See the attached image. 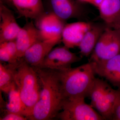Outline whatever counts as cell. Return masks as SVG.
Masks as SVG:
<instances>
[{
	"mask_svg": "<svg viewBox=\"0 0 120 120\" xmlns=\"http://www.w3.org/2000/svg\"><path fill=\"white\" fill-rule=\"evenodd\" d=\"M119 93L112 117V120H120V90H119Z\"/></svg>",
	"mask_w": 120,
	"mask_h": 120,
	"instance_id": "22",
	"label": "cell"
},
{
	"mask_svg": "<svg viewBox=\"0 0 120 120\" xmlns=\"http://www.w3.org/2000/svg\"><path fill=\"white\" fill-rule=\"evenodd\" d=\"M61 111L56 116L60 120H104L83 98L64 99Z\"/></svg>",
	"mask_w": 120,
	"mask_h": 120,
	"instance_id": "6",
	"label": "cell"
},
{
	"mask_svg": "<svg viewBox=\"0 0 120 120\" xmlns=\"http://www.w3.org/2000/svg\"><path fill=\"white\" fill-rule=\"evenodd\" d=\"M21 27L13 12L0 1V43L15 40Z\"/></svg>",
	"mask_w": 120,
	"mask_h": 120,
	"instance_id": "10",
	"label": "cell"
},
{
	"mask_svg": "<svg viewBox=\"0 0 120 120\" xmlns=\"http://www.w3.org/2000/svg\"><path fill=\"white\" fill-rule=\"evenodd\" d=\"M109 27L116 30L120 36V16Z\"/></svg>",
	"mask_w": 120,
	"mask_h": 120,
	"instance_id": "23",
	"label": "cell"
},
{
	"mask_svg": "<svg viewBox=\"0 0 120 120\" xmlns=\"http://www.w3.org/2000/svg\"><path fill=\"white\" fill-rule=\"evenodd\" d=\"M8 64L28 118L40 97L41 87L38 75L34 68L23 58L18 60L15 64Z\"/></svg>",
	"mask_w": 120,
	"mask_h": 120,
	"instance_id": "2",
	"label": "cell"
},
{
	"mask_svg": "<svg viewBox=\"0 0 120 120\" xmlns=\"http://www.w3.org/2000/svg\"><path fill=\"white\" fill-rule=\"evenodd\" d=\"M118 93V90H114L107 82L95 78L88 97L91 100V105L104 120H112Z\"/></svg>",
	"mask_w": 120,
	"mask_h": 120,
	"instance_id": "4",
	"label": "cell"
},
{
	"mask_svg": "<svg viewBox=\"0 0 120 120\" xmlns=\"http://www.w3.org/2000/svg\"><path fill=\"white\" fill-rule=\"evenodd\" d=\"M13 73L9 66L0 63V89L1 91L8 94L14 83Z\"/></svg>",
	"mask_w": 120,
	"mask_h": 120,
	"instance_id": "19",
	"label": "cell"
},
{
	"mask_svg": "<svg viewBox=\"0 0 120 120\" xmlns=\"http://www.w3.org/2000/svg\"><path fill=\"white\" fill-rule=\"evenodd\" d=\"M98 8L100 17L109 27L120 16V0H103Z\"/></svg>",
	"mask_w": 120,
	"mask_h": 120,
	"instance_id": "17",
	"label": "cell"
},
{
	"mask_svg": "<svg viewBox=\"0 0 120 120\" xmlns=\"http://www.w3.org/2000/svg\"><path fill=\"white\" fill-rule=\"evenodd\" d=\"M10 3L21 16L36 19L45 13L42 0H5Z\"/></svg>",
	"mask_w": 120,
	"mask_h": 120,
	"instance_id": "16",
	"label": "cell"
},
{
	"mask_svg": "<svg viewBox=\"0 0 120 120\" xmlns=\"http://www.w3.org/2000/svg\"><path fill=\"white\" fill-rule=\"evenodd\" d=\"M91 62L95 74L105 78L112 85L120 90V53L103 62Z\"/></svg>",
	"mask_w": 120,
	"mask_h": 120,
	"instance_id": "12",
	"label": "cell"
},
{
	"mask_svg": "<svg viewBox=\"0 0 120 120\" xmlns=\"http://www.w3.org/2000/svg\"><path fill=\"white\" fill-rule=\"evenodd\" d=\"M43 41L40 32L32 22H27L18 33L15 42L19 60L23 58L26 51L39 41Z\"/></svg>",
	"mask_w": 120,
	"mask_h": 120,
	"instance_id": "11",
	"label": "cell"
},
{
	"mask_svg": "<svg viewBox=\"0 0 120 120\" xmlns=\"http://www.w3.org/2000/svg\"><path fill=\"white\" fill-rule=\"evenodd\" d=\"M80 0L85 4V3H89L91 4L93 0Z\"/></svg>",
	"mask_w": 120,
	"mask_h": 120,
	"instance_id": "24",
	"label": "cell"
},
{
	"mask_svg": "<svg viewBox=\"0 0 120 120\" xmlns=\"http://www.w3.org/2000/svg\"><path fill=\"white\" fill-rule=\"evenodd\" d=\"M34 68L38 75L41 91L39 99L28 119L52 120L61 110L65 99L58 72L56 70Z\"/></svg>",
	"mask_w": 120,
	"mask_h": 120,
	"instance_id": "1",
	"label": "cell"
},
{
	"mask_svg": "<svg viewBox=\"0 0 120 120\" xmlns=\"http://www.w3.org/2000/svg\"><path fill=\"white\" fill-rule=\"evenodd\" d=\"M82 60L75 54L64 45L53 49L46 56L39 66L37 68L52 70H63L71 68L73 64Z\"/></svg>",
	"mask_w": 120,
	"mask_h": 120,
	"instance_id": "8",
	"label": "cell"
},
{
	"mask_svg": "<svg viewBox=\"0 0 120 120\" xmlns=\"http://www.w3.org/2000/svg\"><path fill=\"white\" fill-rule=\"evenodd\" d=\"M91 24L84 22L66 23L62 35V41L65 46L69 49L79 47Z\"/></svg>",
	"mask_w": 120,
	"mask_h": 120,
	"instance_id": "13",
	"label": "cell"
},
{
	"mask_svg": "<svg viewBox=\"0 0 120 120\" xmlns=\"http://www.w3.org/2000/svg\"><path fill=\"white\" fill-rule=\"evenodd\" d=\"M108 27L104 22L92 23L78 47L82 56L88 57L91 55L99 38Z\"/></svg>",
	"mask_w": 120,
	"mask_h": 120,
	"instance_id": "15",
	"label": "cell"
},
{
	"mask_svg": "<svg viewBox=\"0 0 120 120\" xmlns=\"http://www.w3.org/2000/svg\"><path fill=\"white\" fill-rule=\"evenodd\" d=\"M6 113L0 118V120H26L28 119L25 116L6 110Z\"/></svg>",
	"mask_w": 120,
	"mask_h": 120,
	"instance_id": "21",
	"label": "cell"
},
{
	"mask_svg": "<svg viewBox=\"0 0 120 120\" xmlns=\"http://www.w3.org/2000/svg\"><path fill=\"white\" fill-rule=\"evenodd\" d=\"M35 25L38 29L43 41L56 39L62 41V31L66 22L49 12L35 19Z\"/></svg>",
	"mask_w": 120,
	"mask_h": 120,
	"instance_id": "9",
	"label": "cell"
},
{
	"mask_svg": "<svg viewBox=\"0 0 120 120\" xmlns=\"http://www.w3.org/2000/svg\"><path fill=\"white\" fill-rule=\"evenodd\" d=\"M120 53V35L116 30L108 27L99 38L89 61L103 62Z\"/></svg>",
	"mask_w": 120,
	"mask_h": 120,
	"instance_id": "5",
	"label": "cell"
},
{
	"mask_svg": "<svg viewBox=\"0 0 120 120\" xmlns=\"http://www.w3.org/2000/svg\"><path fill=\"white\" fill-rule=\"evenodd\" d=\"M0 60L1 61L7 62L9 64H16L8 51L4 43H0Z\"/></svg>",
	"mask_w": 120,
	"mask_h": 120,
	"instance_id": "20",
	"label": "cell"
},
{
	"mask_svg": "<svg viewBox=\"0 0 120 120\" xmlns=\"http://www.w3.org/2000/svg\"><path fill=\"white\" fill-rule=\"evenodd\" d=\"M7 94H8V100L6 103V110L21 114L26 117V108L15 82Z\"/></svg>",
	"mask_w": 120,
	"mask_h": 120,
	"instance_id": "18",
	"label": "cell"
},
{
	"mask_svg": "<svg viewBox=\"0 0 120 120\" xmlns=\"http://www.w3.org/2000/svg\"><path fill=\"white\" fill-rule=\"evenodd\" d=\"M49 12L66 22L71 19H81L86 15L85 3L80 0H47Z\"/></svg>",
	"mask_w": 120,
	"mask_h": 120,
	"instance_id": "7",
	"label": "cell"
},
{
	"mask_svg": "<svg viewBox=\"0 0 120 120\" xmlns=\"http://www.w3.org/2000/svg\"><path fill=\"white\" fill-rule=\"evenodd\" d=\"M61 41L56 39L39 41L26 51L23 59L31 66L39 67L53 47Z\"/></svg>",
	"mask_w": 120,
	"mask_h": 120,
	"instance_id": "14",
	"label": "cell"
},
{
	"mask_svg": "<svg viewBox=\"0 0 120 120\" xmlns=\"http://www.w3.org/2000/svg\"><path fill=\"white\" fill-rule=\"evenodd\" d=\"M56 71L65 99L88 97L96 74L92 62Z\"/></svg>",
	"mask_w": 120,
	"mask_h": 120,
	"instance_id": "3",
	"label": "cell"
}]
</instances>
